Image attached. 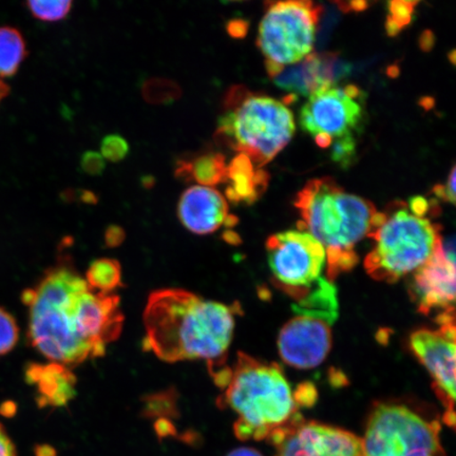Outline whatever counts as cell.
I'll return each instance as SVG.
<instances>
[{
    "label": "cell",
    "instance_id": "cell-1",
    "mask_svg": "<svg viewBox=\"0 0 456 456\" xmlns=\"http://www.w3.org/2000/svg\"><path fill=\"white\" fill-rule=\"evenodd\" d=\"M22 300L28 307L32 346L61 366L104 355L121 334L118 296L96 292L70 265L53 267L36 288L25 290Z\"/></svg>",
    "mask_w": 456,
    "mask_h": 456
},
{
    "label": "cell",
    "instance_id": "cell-2",
    "mask_svg": "<svg viewBox=\"0 0 456 456\" xmlns=\"http://www.w3.org/2000/svg\"><path fill=\"white\" fill-rule=\"evenodd\" d=\"M236 309L181 289L153 292L144 311V346L163 362L203 359L216 378L235 330Z\"/></svg>",
    "mask_w": 456,
    "mask_h": 456
},
{
    "label": "cell",
    "instance_id": "cell-3",
    "mask_svg": "<svg viewBox=\"0 0 456 456\" xmlns=\"http://www.w3.org/2000/svg\"><path fill=\"white\" fill-rule=\"evenodd\" d=\"M219 406L238 415L233 431L239 440L270 441L302 419L304 392H293L276 363L256 361L244 353L238 355L219 398Z\"/></svg>",
    "mask_w": 456,
    "mask_h": 456
},
{
    "label": "cell",
    "instance_id": "cell-4",
    "mask_svg": "<svg viewBox=\"0 0 456 456\" xmlns=\"http://www.w3.org/2000/svg\"><path fill=\"white\" fill-rule=\"evenodd\" d=\"M301 221L298 231L309 232L326 250L328 281L349 272L358 262L356 244L369 236L373 203L346 192L330 178L307 182L296 197Z\"/></svg>",
    "mask_w": 456,
    "mask_h": 456
},
{
    "label": "cell",
    "instance_id": "cell-5",
    "mask_svg": "<svg viewBox=\"0 0 456 456\" xmlns=\"http://www.w3.org/2000/svg\"><path fill=\"white\" fill-rule=\"evenodd\" d=\"M215 139L247 156L256 169L270 163L295 134L293 113L275 99L233 86L224 100Z\"/></svg>",
    "mask_w": 456,
    "mask_h": 456
},
{
    "label": "cell",
    "instance_id": "cell-6",
    "mask_svg": "<svg viewBox=\"0 0 456 456\" xmlns=\"http://www.w3.org/2000/svg\"><path fill=\"white\" fill-rule=\"evenodd\" d=\"M368 237L374 247L364 259V269L375 281L387 283L412 275L431 258L443 238L440 226L409 212L403 202L376 213Z\"/></svg>",
    "mask_w": 456,
    "mask_h": 456
},
{
    "label": "cell",
    "instance_id": "cell-7",
    "mask_svg": "<svg viewBox=\"0 0 456 456\" xmlns=\"http://www.w3.org/2000/svg\"><path fill=\"white\" fill-rule=\"evenodd\" d=\"M362 442L363 456H446L441 424L403 404H375Z\"/></svg>",
    "mask_w": 456,
    "mask_h": 456
},
{
    "label": "cell",
    "instance_id": "cell-8",
    "mask_svg": "<svg viewBox=\"0 0 456 456\" xmlns=\"http://www.w3.org/2000/svg\"><path fill=\"white\" fill-rule=\"evenodd\" d=\"M322 13L312 2L270 3L256 39L265 62L284 68L310 55Z\"/></svg>",
    "mask_w": 456,
    "mask_h": 456
},
{
    "label": "cell",
    "instance_id": "cell-9",
    "mask_svg": "<svg viewBox=\"0 0 456 456\" xmlns=\"http://www.w3.org/2000/svg\"><path fill=\"white\" fill-rule=\"evenodd\" d=\"M266 252L273 279L298 301L306 297L323 279L326 250L309 232H279L267 240Z\"/></svg>",
    "mask_w": 456,
    "mask_h": 456
},
{
    "label": "cell",
    "instance_id": "cell-10",
    "mask_svg": "<svg viewBox=\"0 0 456 456\" xmlns=\"http://www.w3.org/2000/svg\"><path fill=\"white\" fill-rule=\"evenodd\" d=\"M438 329L419 330L410 338V346L433 379L444 403V423L454 428L455 413V316L437 317Z\"/></svg>",
    "mask_w": 456,
    "mask_h": 456
},
{
    "label": "cell",
    "instance_id": "cell-11",
    "mask_svg": "<svg viewBox=\"0 0 456 456\" xmlns=\"http://www.w3.org/2000/svg\"><path fill=\"white\" fill-rule=\"evenodd\" d=\"M269 442L275 447L273 456H363L361 437L317 421L301 419Z\"/></svg>",
    "mask_w": 456,
    "mask_h": 456
},
{
    "label": "cell",
    "instance_id": "cell-12",
    "mask_svg": "<svg viewBox=\"0 0 456 456\" xmlns=\"http://www.w3.org/2000/svg\"><path fill=\"white\" fill-rule=\"evenodd\" d=\"M363 118L359 99L352 98L340 88H327L309 96L302 107L299 123L302 130L313 135L327 134L330 138L353 135Z\"/></svg>",
    "mask_w": 456,
    "mask_h": 456
},
{
    "label": "cell",
    "instance_id": "cell-13",
    "mask_svg": "<svg viewBox=\"0 0 456 456\" xmlns=\"http://www.w3.org/2000/svg\"><path fill=\"white\" fill-rule=\"evenodd\" d=\"M411 295L419 311L429 314L454 311L455 301V241L442 238L435 254L412 273Z\"/></svg>",
    "mask_w": 456,
    "mask_h": 456
},
{
    "label": "cell",
    "instance_id": "cell-14",
    "mask_svg": "<svg viewBox=\"0 0 456 456\" xmlns=\"http://www.w3.org/2000/svg\"><path fill=\"white\" fill-rule=\"evenodd\" d=\"M332 346L330 324L307 316L289 321L279 334L278 349L282 361L297 369L319 366Z\"/></svg>",
    "mask_w": 456,
    "mask_h": 456
},
{
    "label": "cell",
    "instance_id": "cell-15",
    "mask_svg": "<svg viewBox=\"0 0 456 456\" xmlns=\"http://www.w3.org/2000/svg\"><path fill=\"white\" fill-rule=\"evenodd\" d=\"M351 67L336 53H311L295 66L275 77L279 88L289 94L311 96L319 90L333 87L346 77Z\"/></svg>",
    "mask_w": 456,
    "mask_h": 456
},
{
    "label": "cell",
    "instance_id": "cell-16",
    "mask_svg": "<svg viewBox=\"0 0 456 456\" xmlns=\"http://www.w3.org/2000/svg\"><path fill=\"white\" fill-rule=\"evenodd\" d=\"M181 224L196 235H208L225 225L228 204L213 187L191 186L182 193L178 204Z\"/></svg>",
    "mask_w": 456,
    "mask_h": 456
},
{
    "label": "cell",
    "instance_id": "cell-17",
    "mask_svg": "<svg viewBox=\"0 0 456 456\" xmlns=\"http://www.w3.org/2000/svg\"><path fill=\"white\" fill-rule=\"evenodd\" d=\"M26 379L37 386L43 406H66L76 395V376L61 364L34 363L27 369Z\"/></svg>",
    "mask_w": 456,
    "mask_h": 456
},
{
    "label": "cell",
    "instance_id": "cell-18",
    "mask_svg": "<svg viewBox=\"0 0 456 456\" xmlns=\"http://www.w3.org/2000/svg\"><path fill=\"white\" fill-rule=\"evenodd\" d=\"M270 176L265 171L256 169L250 159L239 155L227 167L226 197L232 203L252 204L266 190Z\"/></svg>",
    "mask_w": 456,
    "mask_h": 456
},
{
    "label": "cell",
    "instance_id": "cell-19",
    "mask_svg": "<svg viewBox=\"0 0 456 456\" xmlns=\"http://www.w3.org/2000/svg\"><path fill=\"white\" fill-rule=\"evenodd\" d=\"M175 178L184 181H197L200 186L213 187L226 182L227 167L221 153L209 152L192 159H180L176 162Z\"/></svg>",
    "mask_w": 456,
    "mask_h": 456
},
{
    "label": "cell",
    "instance_id": "cell-20",
    "mask_svg": "<svg viewBox=\"0 0 456 456\" xmlns=\"http://www.w3.org/2000/svg\"><path fill=\"white\" fill-rule=\"evenodd\" d=\"M27 53L20 32L15 28L0 27V79L14 76Z\"/></svg>",
    "mask_w": 456,
    "mask_h": 456
},
{
    "label": "cell",
    "instance_id": "cell-21",
    "mask_svg": "<svg viewBox=\"0 0 456 456\" xmlns=\"http://www.w3.org/2000/svg\"><path fill=\"white\" fill-rule=\"evenodd\" d=\"M85 279L96 292L112 294L121 285V266L112 259L96 260L90 265Z\"/></svg>",
    "mask_w": 456,
    "mask_h": 456
},
{
    "label": "cell",
    "instance_id": "cell-22",
    "mask_svg": "<svg viewBox=\"0 0 456 456\" xmlns=\"http://www.w3.org/2000/svg\"><path fill=\"white\" fill-rule=\"evenodd\" d=\"M142 98L150 104L167 105L179 100L182 90L178 84L171 79L153 77L142 85Z\"/></svg>",
    "mask_w": 456,
    "mask_h": 456
},
{
    "label": "cell",
    "instance_id": "cell-23",
    "mask_svg": "<svg viewBox=\"0 0 456 456\" xmlns=\"http://www.w3.org/2000/svg\"><path fill=\"white\" fill-rule=\"evenodd\" d=\"M27 8L30 11L31 14L37 20L43 21H59L64 20L69 14L72 2L70 0H64V2H28Z\"/></svg>",
    "mask_w": 456,
    "mask_h": 456
},
{
    "label": "cell",
    "instance_id": "cell-24",
    "mask_svg": "<svg viewBox=\"0 0 456 456\" xmlns=\"http://www.w3.org/2000/svg\"><path fill=\"white\" fill-rule=\"evenodd\" d=\"M20 330L15 319L0 307V356L7 354L19 341Z\"/></svg>",
    "mask_w": 456,
    "mask_h": 456
},
{
    "label": "cell",
    "instance_id": "cell-25",
    "mask_svg": "<svg viewBox=\"0 0 456 456\" xmlns=\"http://www.w3.org/2000/svg\"><path fill=\"white\" fill-rule=\"evenodd\" d=\"M129 151L128 142L119 134H108L101 142L102 157L112 163L123 161Z\"/></svg>",
    "mask_w": 456,
    "mask_h": 456
},
{
    "label": "cell",
    "instance_id": "cell-26",
    "mask_svg": "<svg viewBox=\"0 0 456 456\" xmlns=\"http://www.w3.org/2000/svg\"><path fill=\"white\" fill-rule=\"evenodd\" d=\"M355 152L356 141L354 135H346L334 142L330 158L336 163H339L342 167H346L354 159Z\"/></svg>",
    "mask_w": 456,
    "mask_h": 456
},
{
    "label": "cell",
    "instance_id": "cell-27",
    "mask_svg": "<svg viewBox=\"0 0 456 456\" xmlns=\"http://www.w3.org/2000/svg\"><path fill=\"white\" fill-rule=\"evenodd\" d=\"M418 4L416 2H401V0L391 2L389 4L390 15L387 16V20H390L399 30H402L411 21L415 5Z\"/></svg>",
    "mask_w": 456,
    "mask_h": 456
},
{
    "label": "cell",
    "instance_id": "cell-28",
    "mask_svg": "<svg viewBox=\"0 0 456 456\" xmlns=\"http://www.w3.org/2000/svg\"><path fill=\"white\" fill-rule=\"evenodd\" d=\"M81 168L89 175H101L106 168L105 159L98 151H85L81 157Z\"/></svg>",
    "mask_w": 456,
    "mask_h": 456
},
{
    "label": "cell",
    "instance_id": "cell-29",
    "mask_svg": "<svg viewBox=\"0 0 456 456\" xmlns=\"http://www.w3.org/2000/svg\"><path fill=\"white\" fill-rule=\"evenodd\" d=\"M226 30L233 38H243L247 37L248 22L244 20H232L228 22Z\"/></svg>",
    "mask_w": 456,
    "mask_h": 456
},
{
    "label": "cell",
    "instance_id": "cell-30",
    "mask_svg": "<svg viewBox=\"0 0 456 456\" xmlns=\"http://www.w3.org/2000/svg\"><path fill=\"white\" fill-rule=\"evenodd\" d=\"M0 456H17L14 444L2 424H0Z\"/></svg>",
    "mask_w": 456,
    "mask_h": 456
},
{
    "label": "cell",
    "instance_id": "cell-31",
    "mask_svg": "<svg viewBox=\"0 0 456 456\" xmlns=\"http://www.w3.org/2000/svg\"><path fill=\"white\" fill-rule=\"evenodd\" d=\"M430 208V204L423 197H414L410 200V208H411V213L416 216H425Z\"/></svg>",
    "mask_w": 456,
    "mask_h": 456
},
{
    "label": "cell",
    "instance_id": "cell-32",
    "mask_svg": "<svg viewBox=\"0 0 456 456\" xmlns=\"http://www.w3.org/2000/svg\"><path fill=\"white\" fill-rule=\"evenodd\" d=\"M125 232L121 227L110 226L106 232V243L110 247H116L124 240Z\"/></svg>",
    "mask_w": 456,
    "mask_h": 456
},
{
    "label": "cell",
    "instance_id": "cell-33",
    "mask_svg": "<svg viewBox=\"0 0 456 456\" xmlns=\"http://www.w3.org/2000/svg\"><path fill=\"white\" fill-rule=\"evenodd\" d=\"M456 168L453 167L452 173H450L446 186H444V201L452 204L455 203V180H456Z\"/></svg>",
    "mask_w": 456,
    "mask_h": 456
},
{
    "label": "cell",
    "instance_id": "cell-34",
    "mask_svg": "<svg viewBox=\"0 0 456 456\" xmlns=\"http://www.w3.org/2000/svg\"><path fill=\"white\" fill-rule=\"evenodd\" d=\"M341 10L346 11H363L369 7V4L367 2H352V3H338Z\"/></svg>",
    "mask_w": 456,
    "mask_h": 456
},
{
    "label": "cell",
    "instance_id": "cell-35",
    "mask_svg": "<svg viewBox=\"0 0 456 456\" xmlns=\"http://www.w3.org/2000/svg\"><path fill=\"white\" fill-rule=\"evenodd\" d=\"M435 42L436 39L433 33L431 31H425L419 39L420 48L424 51H430Z\"/></svg>",
    "mask_w": 456,
    "mask_h": 456
},
{
    "label": "cell",
    "instance_id": "cell-36",
    "mask_svg": "<svg viewBox=\"0 0 456 456\" xmlns=\"http://www.w3.org/2000/svg\"><path fill=\"white\" fill-rule=\"evenodd\" d=\"M226 456H265V455L260 453L258 452V450H255L253 448H248V447H242V448H238V449L232 450V452L228 453Z\"/></svg>",
    "mask_w": 456,
    "mask_h": 456
},
{
    "label": "cell",
    "instance_id": "cell-37",
    "mask_svg": "<svg viewBox=\"0 0 456 456\" xmlns=\"http://www.w3.org/2000/svg\"><path fill=\"white\" fill-rule=\"evenodd\" d=\"M77 196L81 199V201L87 204H96L98 203V197H96L95 193L89 191H77Z\"/></svg>",
    "mask_w": 456,
    "mask_h": 456
},
{
    "label": "cell",
    "instance_id": "cell-38",
    "mask_svg": "<svg viewBox=\"0 0 456 456\" xmlns=\"http://www.w3.org/2000/svg\"><path fill=\"white\" fill-rule=\"evenodd\" d=\"M317 144L322 148H327L332 144V138H330L327 134H319L315 136Z\"/></svg>",
    "mask_w": 456,
    "mask_h": 456
},
{
    "label": "cell",
    "instance_id": "cell-39",
    "mask_svg": "<svg viewBox=\"0 0 456 456\" xmlns=\"http://www.w3.org/2000/svg\"><path fill=\"white\" fill-rule=\"evenodd\" d=\"M156 184V179L152 175H144L142 178V185L144 188H152Z\"/></svg>",
    "mask_w": 456,
    "mask_h": 456
},
{
    "label": "cell",
    "instance_id": "cell-40",
    "mask_svg": "<svg viewBox=\"0 0 456 456\" xmlns=\"http://www.w3.org/2000/svg\"><path fill=\"white\" fill-rule=\"evenodd\" d=\"M10 93V88L7 84L0 79V102H2L5 96H7Z\"/></svg>",
    "mask_w": 456,
    "mask_h": 456
},
{
    "label": "cell",
    "instance_id": "cell-41",
    "mask_svg": "<svg viewBox=\"0 0 456 456\" xmlns=\"http://www.w3.org/2000/svg\"><path fill=\"white\" fill-rule=\"evenodd\" d=\"M387 73H389V76L392 77H395L398 76V69L396 67H390L389 70H387Z\"/></svg>",
    "mask_w": 456,
    "mask_h": 456
},
{
    "label": "cell",
    "instance_id": "cell-42",
    "mask_svg": "<svg viewBox=\"0 0 456 456\" xmlns=\"http://www.w3.org/2000/svg\"><path fill=\"white\" fill-rule=\"evenodd\" d=\"M450 61H452V64L455 65V51H452V53L449 55Z\"/></svg>",
    "mask_w": 456,
    "mask_h": 456
}]
</instances>
